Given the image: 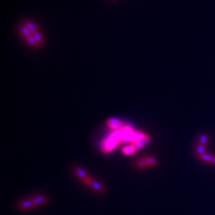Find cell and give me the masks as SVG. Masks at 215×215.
<instances>
[{
	"instance_id": "obj_1",
	"label": "cell",
	"mask_w": 215,
	"mask_h": 215,
	"mask_svg": "<svg viewBox=\"0 0 215 215\" xmlns=\"http://www.w3.org/2000/svg\"><path fill=\"white\" fill-rule=\"evenodd\" d=\"M107 123V125L108 126V127L114 131H120L122 128H123V123H122L121 120H118V119L116 118H111L107 120L106 121Z\"/></svg>"
},
{
	"instance_id": "obj_2",
	"label": "cell",
	"mask_w": 215,
	"mask_h": 215,
	"mask_svg": "<svg viewBox=\"0 0 215 215\" xmlns=\"http://www.w3.org/2000/svg\"><path fill=\"white\" fill-rule=\"evenodd\" d=\"M32 199L33 203L34 205V207H37V206H42V205L45 204V203H48L49 198L47 196L45 195H38L34 197Z\"/></svg>"
},
{
	"instance_id": "obj_3",
	"label": "cell",
	"mask_w": 215,
	"mask_h": 215,
	"mask_svg": "<svg viewBox=\"0 0 215 215\" xmlns=\"http://www.w3.org/2000/svg\"><path fill=\"white\" fill-rule=\"evenodd\" d=\"M33 207H34V205L33 203L32 199H27V200L23 201V202H22L18 204L19 210H22V211H26V210H30Z\"/></svg>"
},
{
	"instance_id": "obj_4",
	"label": "cell",
	"mask_w": 215,
	"mask_h": 215,
	"mask_svg": "<svg viewBox=\"0 0 215 215\" xmlns=\"http://www.w3.org/2000/svg\"><path fill=\"white\" fill-rule=\"evenodd\" d=\"M150 140H151V139H150V136H145L144 138L142 139V140H139V141H137L136 143H133V145L135 146L136 150H140V149H141L142 147H143L145 145H147V143L150 141Z\"/></svg>"
},
{
	"instance_id": "obj_5",
	"label": "cell",
	"mask_w": 215,
	"mask_h": 215,
	"mask_svg": "<svg viewBox=\"0 0 215 215\" xmlns=\"http://www.w3.org/2000/svg\"><path fill=\"white\" fill-rule=\"evenodd\" d=\"M91 186L92 188L94 189L96 191L99 192V193H100V194H104V192H105V189H104V186H102L100 183H99L98 182L95 181V180H93V182H92V183H91V186Z\"/></svg>"
},
{
	"instance_id": "obj_6",
	"label": "cell",
	"mask_w": 215,
	"mask_h": 215,
	"mask_svg": "<svg viewBox=\"0 0 215 215\" xmlns=\"http://www.w3.org/2000/svg\"><path fill=\"white\" fill-rule=\"evenodd\" d=\"M136 150V147L133 144H131L129 146H125L122 148V152L123 154L126 155H131L135 153V151Z\"/></svg>"
},
{
	"instance_id": "obj_7",
	"label": "cell",
	"mask_w": 215,
	"mask_h": 215,
	"mask_svg": "<svg viewBox=\"0 0 215 215\" xmlns=\"http://www.w3.org/2000/svg\"><path fill=\"white\" fill-rule=\"evenodd\" d=\"M209 136L206 134H202L198 136V144H202V145L207 146V144L209 143Z\"/></svg>"
},
{
	"instance_id": "obj_8",
	"label": "cell",
	"mask_w": 215,
	"mask_h": 215,
	"mask_svg": "<svg viewBox=\"0 0 215 215\" xmlns=\"http://www.w3.org/2000/svg\"><path fill=\"white\" fill-rule=\"evenodd\" d=\"M75 172H76V174H77V175L78 176V177L82 180V181L88 177V176L87 175V174L85 173V171H84L82 168H81V167H76Z\"/></svg>"
},
{
	"instance_id": "obj_9",
	"label": "cell",
	"mask_w": 215,
	"mask_h": 215,
	"mask_svg": "<svg viewBox=\"0 0 215 215\" xmlns=\"http://www.w3.org/2000/svg\"><path fill=\"white\" fill-rule=\"evenodd\" d=\"M206 150H207V146L202 145V144H198V143L197 147H196V153L199 156L203 155L206 154Z\"/></svg>"
},
{
	"instance_id": "obj_10",
	"label": "cell",
	"mask_w": 215,
	"mask_h": 215,
	"mask_svg": "<svg viewBox=\"0 0 215 215\" xmlns=\"http://www.w3.org/2000/svg\"><path fill=\"white\" fill-rule=\"evenodd\" d=\"M213 158V155H210V154H207V153L203 155L199 156V159H200L202 161L205 162V163H212Z\"/></svg>"
},
{
	"instance_id": "obj_11",
	"label": "cell",
	"mask_w": 215,
	"mask_h": 215,
	"mask_svg": "<svg viewBox=\"0 0 215 215\" xmlns=\"http://www.w3.org/2000/svg\"><path fill=\"white\" fill-rule=\"evenodd\" d=\"M26 41H27V42L31 45V46H33V47L39 46V44L38 43V41H36V39L34 38V37L33 35L28 37V38H26Z\"/></svg>"
},
{
	"instance_id": "obj_12",
	"label": "cell",
	"mask_w": 215,
	"mask_h": 215,
	"mask_svg": "<svg viewBox=\"0 0 215 215\" xmlns=\"http://www.w3.org/2000/svg\"><path fill=\"white\" fill-rule=\"evenodd\" d=\"M33 36L34 37V38L36 39V41H38V43L40 45H41L43 42H44V38H43V36L41 35V34H40L38 31H37V32L34 33V34H32Z\"/></svg>"
},
{
	"instance_id": "obj_13",
	"label": "cell",
	"mask_w": 215,
	"mask_h": 215,
	"mask_svg": "<svg viewBox=\"0 0 215 215\" xmlns=\"http://www.w3.org/2000/svg\"><path fill=\"white\" fill-rule=\"evenodd\" d=\"M21 33L26 38H27L28 37H30V36H31L33 34L32 32H31L26 26L21 27Z\"/></svg>"
},
{
	"instance_id": "obj_14",
	"label": "cell",
	"mask_w": 215,
	"mask_h": 215,
	"mask_svg": "<svg viewBox=\"0 0 215 215\" xmlns=\"http://www.w3.org/2000/svg\"><path fill=\"white\" fill-rule=\"evenodd\" d=\"M144 160H145L146 163H147V167H154V166H155V165L157 164V161H156V160L155 158L147 157L145 158Z\"/></svg>"
},
{
	"instance_id": "obj_15",
	"label": "cell",
	"mask_w": 215,
	"mask_h": 215,
	"mask_svg": "<svg viewBox=\"0 0 215 215\" xmlns=\"http://www.w3.org/2000/svg\"><path fill=\"white\" fill-rule=\"evenodd\" d=\"M25 26L29 29V30H30V31H31V32H32V34H34V33L38 31V28H37V26H36L33 22H26Z\"/></svg>"
},
{
	"instance_id": "obj_16",
	"label": "cell",
	"mask_w": 215,
	"mask_h": 215,
	"mask_svg": "<svg viewBox=\"0 0 215 215\" xmlns=\"http://www.w3.org/2000/svg\"><path fill=\"white\" fill-rule=\"evenodd\" d=\"M212 164H213L215 166V156H213V160H212Z\"/></svg>"
}]
</instances>
